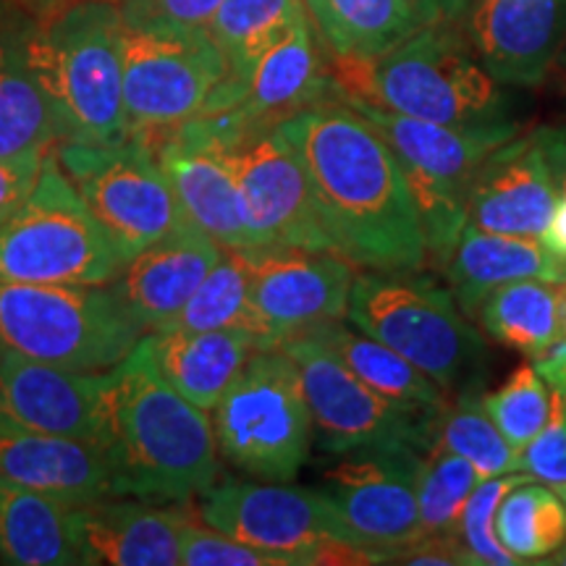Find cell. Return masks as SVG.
<instances>
[{"label":"cell","mask_w":566,"mask_h":566,"mask_svg":"<svg viewBox=\"0 0 566 566\" xmlns=\"http://www.w3.org/2000/svg\"><path fill=\"white\" fill-rule=\"evenodd\" d=\"M307 174L334 250L370 271H420L424 233L399 155L359 111L321 101L275 124Z\"/></svg>","instance_id":"1"},{"label":"cell","mask_w":566,"mask_h":566,"mask_svg":"<svg viewBox=\"0 0 566 566\" xmlns=\"http://www.w3.org/2000/svg\"><path fill=\"white\" fill-rule=\"evenodd\" d=\"M103 451L113 495L176 504L218 483L212 420L163 378L147 336L108 370Z\"/></svg>","instance_id":"2"},{"label":"cell","mask_w":566,"mask_h":566,"mask_svg":"<svg viewBox=\"0 0 566 566\" xmlns=\"http://www.w3.org/2000/svg\"><path fill=\"white\" fill-rule=\"evenodd\" d=\"M122 32V11L111 0H71L32 19L27 61L59 142L111 145L129 137Z\"/></svg>","instance_id":"3"},{"label":"cell","mask_w":566,"mask_h":566,"mask_svg":"<svg viewBox=\"0 0 566 566\" xmlns=\"http://www.w3.org/2000/svg\"><path fill=\"white\" fill-rule=\"evenodd\" d=\"M336 97L446 126H509L512 97L459 24H433L375 59H336Z\"/></svg>","instance_id":"4"},{"label":"cell","mask_w":566,"mask_h":566,"mask_svg":"<svg viewBox=\"0 0 566 566\" xmlns=\"http://www.w3.org/2000/svg\"><path fill=\"white\" fill-rule=\"evenodd\" d=\"M346 317L391 346L446 394L475 391L485 378L483 336L467 323L454 294L420 271L354 273Z\"/></svg>","instance_id":"5"},{"label":"cell","mask_w":566,"mask_h":566,"mask_svg":"<svg viewBox=\"0 0 566 566\" xmlns=\"http://www.w3.org/2000/svg\"><path fill=\"white\" fill-rule=\"evenodd\" d=\"M122 265L55 155L45 158L32 192L0 223V281L108 286Z\"/></svg>","instance_id":"6"},{"label":"cell","mask_w":566,"mask_h":566,"mask_svg":"<svg viewBox=\"0 0 566 566\" xmlns=\"http://www.w3.org/2000/svg\"><path fill=\"white\" fill-rule=\"evenodd\" d=\"M145 336L111 286L0 281V352L105 373Z\"/></svg>","instance_id":"7"},{"label":"cell","mask_w":566,"mask_h":566,"mask_svg":"<svg viewBox=\"0 0 566 566\" xmlns=\"http://www.w3.org/2000/svg\"><path fill=\"white\" fill-rule=\"evenodd\" d=\"M210 412L218 454L252 480L292 483L310 459L313 417L283 349L254 352Z\"/></svg>","instance_id":"8"},{"label":"cell","mask_w":566,"mask_h":566,"mask_svg":"<svg viewBox=\"0 0 566 566\" xmlns=\"http://www.w3.org/2000/svg\"><path fill=\"white\" fill-rule=\"evenodd\" d=\"M200 520L286 566L373 564L323 491L263 480H223L200 493ZM375 554V551H373Z\"/></svg>","instance_id":"9"},{"label":"cell","mask_w":566,"mask_h":566,"mask_svg":"<svg viewBox=\"0 0 566 566\" xmlns=\"http://www.w3.org/2000/svg\"><path fill=\"white\" fill-rule=\"evenodd\" d=\"M55 160L124 263L184 223L168 176L147 139L126 137L111 145L61 142Z\"/></svg>","instance_id":"10"},{"label":"cell","mask_w":566,"mask_h":566,"mask_svg":"<svg viewBox=\"0 0 566 566\" xmlns=\"http://www.w3.org/2000/svg\"><path fill=\"white\" fill-rule=\"evenodd\" d=\"M122 55L129 137L147 139L200 118L229 76V63L208 30L124 21Z\"/></svg>","instance_id":"11"},{"label":"cell","mask_w":566,"mask_h":566,"mask_svg":"<svg viewBox=\"0 0 566 566\" xmlns=\"http://www.w3.org/2000/svg\"><path fill=\"white\" fill-rule=\"evenodd\" d=\"M279 349L292 357L300 373L304 401L321 443L334 454L367 446L430 449L436 430L367 388L363 380L310 334L286 338Z\"/></svg>","instance_id":"12"},{"label":"cell","mask_w":566,"mask_h":566,"mask_svg":"<svg viewBox=\"0 0 566 566\" xmlns=\"http://www.w3.org/2000/svg\"><path fill=\"white\" fill-rule=\"evenodd\" d=\"M226 116L231 118L226 160L242 189L254 244L336 252L317 216L307 174L279 126H244L231 113Z\"/></svg>","instance_id":"13"},{"label":"cell","mask_w":566,"mask_h":566,"mask_svg":"<svg viewBox=\"0 0 566 566\" xmlns=\"http://www.w3.org/2000/svg\"><path fill=\"white\" fill-rule=\"evenodd\" d=\"M239 252L247 265L252 334L260 349H279L286 338L346 315L354 271L342 254L283 244Z\"/></svg>","instance_id":"14"},{"label":"cell","mask_w":566,"mask_h":566,"mask_svg":"<svg viewBox=\"0 0 566 566\" xmlns=\"http://www.w3.org/2000/svg\"><path fill=\"white\" fill-rule=\"evenodd\" d=\"M420 449L409 443L367 446L346 451L334 470L325 472L321 491L328 495L354 546L384 554L422 537L417 478Z\"/></svg>","instance_id":"15"},{"label":"cell","mask_w":566,"mask_h":566,"mask_svg":"<svg viewBox=\"0 0 566 566\" xmlns=\"http://www.w3.org/2000/svg\"><path fill=\"white\" fill-rule=\"evenodd\" d=\"M229 132L231 118L226 113L200 116L168 129V137L153 150L168 176L184 221L208 233L223 250H250L258 244L242 189L223 150Z\"/></svg>","instance_id":"16"},{"label":"cell","mask_w":566,"mask_h":566,"mask_svg":"<svg viewBox=\"0 0 566 566\" xmlns=\"http://www.w3.org/2000/svg\"><path fill=\"white\" fill-rule=\"evenodd\" d=\"M108 370L87 373L0 352V417L21 428L105 441Z\"/></svg>","instance_id":"17"},{"label":"cell","mask_w":566,"mask_h":566,"mask_svg":"<svg viewBox=\"0 0 566 566\" xmlns=\"http://www.w3.org/2000/svg\"><path fill=\"white\" fill-rule=\"evenodd\" d=\"M457 24L501 84L537 87L566 45V0H472Z\"/></svg>","instance_id":"18"},{"label":"cell","mask_w":566,"mask_h":566,"mask_svg":"<svg viewBox=\"0 0 566 566\" xmlns=\"http://www.w3.org/2000/svg\"><path fill=\"white\" fill-rule=\"evenodd\" d=\"M556 189L535 134L488 155L467 195V223L480 231L541 239L556 210Z\"/></svg>","instance_id":"19"},{"label":"cell","mask_w":566,"mask_h":566,"mask_svg":"<svg viewBox=\"0 0 566 566\" xmlns=\"http://www.w3.org/2000/svg\"><path fill=\"white\" fill-rule=\"evenodd\" d=\"M221 254V244L184 221L126 260L108 286L142 334H155L189 302Z\"/></svg>","instance_id":"20"},{"label":"cell","mask_w":566,"mask_h":566,"mask_svg":"<svg viewBox=\"0 0 566 566\" xmlns=\"http://www.w3.org/2000/svg\"><path fill=\"white\" fill-rule=\"evenodd\" d=\"M0 480L84 506L113 495L111 464L101 446L42 433L0 417Z\"/></svg>","instance_id":"21"},{"label":"cell","mask_w":566,"mask_h":566,"mask_svg":"<svg viewBox=\"0 0 566 566\" xmlns=\"http://www.w3.org/2000/svg\"><path fill=\"white\" fill-rule=\"evenodd\" d=\"M338 101L349 103L380 132L401 163L417 171L433 176L438 181L454 184L470 195V184L478 168L495 147L514 139L520 124L509 126H446L424 118H412L380 105L342 95Z\"/></svg>","instance_id":"22"},{"label":"cell","mask_w":566,"mask_h":566,"mask_svg":"<svg viewBox=\"0 0 566 566\" xmlns=\"http://www.w3.org/2000/svg\"><path fill=\"white\" fill-rule=\"evenodd\" d=\"M181 520V509L132 495L76 506L87 566H179Z\"/></svg>","instance_id":"23"},{"label":"cell","mask_w":566,"mask_h":566,"mask_svg":"<svg viewBox=\"0 0 566 566\" xmlns=\"http://www.w3.org/2000/svg\"><path fill=\"white\" fill-rule=\"evenodd\" d=\"M242 97L231 113L244 126H275L292 113L336 95L334 74H325L313 32L304 19L254 63L242 82Z\"/></svg>","instance_id":"24"},{"label":"cell","mask_w":566,"mask_h":566,"mask_svg":"<svg viewBox=\"0 0 566 566\" xmlns=\"http://www.w3.org/2000/svg\"><path fill=\"white\" fill-rule=\"evenodd\" d=\"M443 271L462 313L478 317L480 302L504 283L527 279L564 283L566 260L541 244V239L480 231L467 223Z\"/></svg>","instance_id":"25"},{"label":"cell","mask_w":566,"mask_h":566,"mask_svg":"<svg viewBox=\"0 0 566 566\" xmlns=\"http://www.w3.org/2000/svg\"><path fill=\"white\" fill-rule=\"evenodd\" d=\"M145 336L163 378L205 412L218 405L252 354L260 352L258 336L247 328L158 331Z\"/></svg>","instance_id":"26"},{"label":"cell","mask_w":566,"mask_h":566,"mask_svg":"<svg viewBox=\"0 0 566 566\" xmlns=\"http://www.w3.org/2000/svg\"><path fill=\"white\" fill-rule=\"evenodd\" d=\"M0 562L11 566H87L76 506L0 480Z\"/></svg>","instance_id":"27"},{"label":"cell","mask_w":566,"mask_h":566,"mask_svg":"<svg viewBox=\"0 0 566 566\" xmlns=\"http://www.w3.org/2000/svg\"><path fill=\"white\" fill-rule=\"evenodd\" d=\"M32 17L0 0V158L48 153L55 129L27 61Z\"/></svg>","instance_id":"28"},{"label":"cell","mask_w":566,"mask_h":566,"mask_svg":"<svg viewBox=\"0 0 566 566\" xmlns=\"http://www.w3.org/2000/svg\"><path fill=\"white\" fill-rule=\"evenodd\" d=\"M307 17L304 0H221L208 34L221 48L229 76L212 92L205 116L237 108L242 97L239 87L254 63Z\"/></svg>","instance_id":"29"},{"label":"cell","mask_w":566,"mask_h":566,"mask_svg":"<svg viewBox=\"0 0 566 566\" xmlns=\"http://www.w3.org/2000/svg\"><path fill=\"white\" fill-rule=\"evenodd\" d=\"M304 334L328 346L367 388L436 430L438 417L449 407L446 391L399 352L365 336L363 331L346 328L342 321L321 323Z\"/></svg>","instance_id":"30"},{"label":"cell","mask_w":566,"mask_h":566,"mask_svg":"<svg viewBox=\"0 0 566 566\" xmlns=\"http://www.w3.org/2000/svg\"><path fill=\"white\" fill-rule=\"evenodd\" d=\"M336 59H375L420 30L405 0H304Z\"/></svg>","instance_id":"31"},{"label":"cell","mask_w":566,"mask_h":566,"mask_svg":"<svg viewBox=\"0 0 566 566\" xmlns=\"http://www.w3.org/2000/svg\"><path fill=\"white\" fill-rule=\"evenodd\" d=\"M478 321L493 342L533 357L558 336V283H504L480 302Z\"/></svg>","instance_id":"32"},{"label":"cell","mask_w":566,"mask_h":566,"mask_svg":"<svg viewBox=\"0 0 566 566\" xmlns=\"http://www.w3.org/2000/svg\"><path fill=\"white\" fill-rule=\"evenodd\" d=\"M493 527L522 564H543L566 543V506L554 488L527 480L499 501Z\"/></svg>","instance_id":"33"},{"label":"cell","mask_w":566,"mask_h":566,"mask_svg":"<svg viewBox=\"0 0 566 566\" xmlns=\"http://www.w3.org/2000/svg\"><path fill=\"white\" fill-rule=\"evenodd\" d=\"M252 331L250 281L239 250H223L197 292L160 331ZM158 334V331H155Z\"/></svg>","instance_id":"34"},{"label":"cell","mask_w":566,"mask_h":566,"mask_svg":"<svg viewBox=\"0 0 566 566\" xmlns=\"http://www.w3.org/2000/svg\"><path fill=\"white\" fill-rule=\"evenodd\" d=\"M433 443L464 457L483 478L522 472L520 451L495 428L478 391L459 394L454 405L443 409L436 422Z\"/></svg>","instance_id":"35"},{"label":"cell","mask_w":566,"mask_h":566,"mask_svg":"<svg viewBox=\"0 0 566 566\" xmlns=\"http://www.w3.org/2000/svg\"><path fill=\"white\" fill-rule=\"evenodd\" d=\"M480 480L485 478L464 457L430 443L428 454L422 457L420 478H417L422 535H454L459 516Z\"/></svg>","instance_id":"36"},{"label":"cell","mask_w":566,"mask_h":566,"mask_svg":"<svg viewBox=\"0 0 566 566\" xmlns=\"http://www.w3.org/2000/svg\"><path fill=\"white\" fill-rule=\"evenodd\" d=\"M480 401L516 451L525 449L546 428L551 417V388L533 365L516 367L499 391L480 396Z\"/></svg>","instance_id":"37"},{"label":"cell","mask_w":566,"mask_h":566,"mask_svg":"<svg viewBox=\"0 0 566 566\" xmlns=\"http://www.w3.org/2000/svg\"><path fill=\"white\" fill-rule=\"evenodd\" d=\"M535 480L527 472H512V475H495L491 480H480V485L472 491L470 501H467L462 516H459L457 537L470 551L475 566L491 564V566H514L522 564L504 543L499 541L493 527V514L499 501L512 491L514 485Z\"/></svg>","instance_id":"38"},{"label":"cell","mask_w":566,"mask_h":566,"mask_svg":"<svg viewBox=\"0 0 566 566\" xmlns=\"http://www.w3.org/2000/svg\"><path fill=\"white\" fill-rule=\"evenodd\" d=\"M184 566H286L281 556L233 541L208 522L184 516L179 527Z\"/></svg>","instance_id":"39"},{"label":"cell","mask_w":566,"mask_h":566,"mask_svg":"<svg viewBox=\"0 0 566 566\" xmlns=\"http://www.w3.org/2000/svg\"><path fill=\"white\" fill-rule=\"evenodd\" d=\"M520 470L546 485L566 483V401L558 391H551L546 428L520 451Z\"/></svg>","instance_id":"40"},{"label":"cell","mask_w":566,"mask_h":566,"mask_svg":"<svg viewBox=\"0 0 566 566\" xmlns=\"http://www.w3.org/2000/svg\"><path fill=\"white\" fill-rule=\"evenodd\" d=\"M221 0H118L126 24L208 30Z\"/></svg>","instance_id":"41"},{"label":"cell","mask_w":566,"mask_h":566,"mask_svg":"<svg viewBox=\"0 0 566 566\" xmlns=\"http://www.w3.org/2000/svg\"><path fill=\"white\" fill-rule=\"evenodd\" d=\"M384 564H433V566H475L470 551L454 535H422L405 546H396L384 554Z\"/></svg>","instance_id":"42"},{"label":"cell","mask_w":566,"mask_h":566,"mask_svg":"<svg viewBox=\"0 0 566 566\" xmlns=\"http://www.w3.org/2000/svg\"><path fill=\"white\" fill-rule=\"evenodd\" d=\"M48 153L19 155V158H0V223L27 200L38 181L42 163Z\"/></svg>","instance_id":"43"},{"label":"cell","mask_w":566,"mask_h":566,"mask_svg":"<svg viewBox=\"0 0 566 566\" xmlns=\"http://www.w3.org/2000/svg\"><path fill=\"white\" fill-rule=\"evenodd\" d=\"M543 155H546L551 179L558 200H566V124L564 126H543L533 132Z\"/></svg>","instance_id":"44"},{"label":"cell","mask_w":566,"mask_h":566,"mask_svg":"<svg viewBox=\"0 0 566 566\" xmlns=\"http://www.w3.org/2000/svg\"><path fill=\"white\" fill-rule=\"evenodd\" d=\"M535 373L546 380L551 391L566 394V336L558 334L546 349L533 354Z\"/></svg>","instance_id":"45"},{"label":"cell","mask_w":566,"mask_h":566,"mask_svg":"<svg viewBox=\"0 0 566 566\" xmlns=\"http://www.w3.org/2000/svg\"><path fill=\"white\" fill-rule=\"evenodd\" d=\"M405 3L415 13V19L420 21V27H433L457 24L464 17V11L470 9L472 0H405Z\"/></svg>","instance_id":"46"},{"label":"cell","mask_w":566,"mask_h":566,"mask_svg":"<svg viewBox=\"0 0 566 566\" xmlns=\"http://www.w3.org/2000/svg\"><path fill=\"white\" fill-rule=\"evenodd\" d=\"M541 242L546 244L551 252H556L558 258L566 260V200L556 202L554 218H551L548 229L543 231Z\"/></svg>","instance_id":"47"},{"label":"cell","mask_w":566,"mask_h":566,"mask_svg":"<svg viewBox=\"0 0 566 566\" xmlns=\"http://www.w3.org/2000/svg\"><path fill=\"white\" fill-rule=\"evenodd\" d=\"M19 3L24 6V9H30V11L48 13V11L59 9V6H66V3H71V0H19Z\"/></svg>","instance_id":"48"},{"label":"cell","mask_w":566,"mask_h":566,"mask_svg":"<svg viewBox=\"0 0 566 566\" xmlns=\"http://www.w3.org/2000/svg\"><path fill=\"white\" fill-rule=\"evenodd\" d=\"M558 334L566 336V281L558 283Z\"/></svg>","instance_id":"49"},{"label":"cell","mask_w":566,"mask_h":566,"mask_svg":"<svg viewBox=\"0 0 566 566\" xmlns=\"http://www.w3.org/2000/svg\"><path fill=\"white\" fill-rule=\"evenodd\" d=\"M554 69L558 71V87H562V92H566V45H564V51L558 53Z\"/></svg>","instance_id":"50"},{"label":"cell","mask_w":566,"mask_h":566,"mask_svg":"<svg viewBox=\"0 0 566 566\" xmlns=\"http://www.w3.org/2000/svg\"><path fill=\"white\" fill-rule=\"evenodd\" d=\"M543 564H548V566H566V543L556 551V554H551L548 558H543Z\"/></svg>","instance_id":"51"},{"label":"cell","mask_w":566,"mask_h":566,"mask_svg":"<svg viewBox=\"0 0 566 566\" xmlns=\"http://www.w3.org/2000/svg\"><path fill=\"white\" fill-rule=\"evenodd\" d=\"M551 488H554V491L562 495V501H564V506H566V483H558V485H551Z\"/></svg>","instance_id":"52"},{"label":"cell","mask_w":566,"mask_h":566,"mask_svg":"<svg viewBox=\"0 0 566 566\" xmlns=\"http://www.w3.org/2000/svg\"><path fill=\"white\" fill-rule=\"evenodd\" d=\"M564 401H566V394H564Z\"/></svg>","instance_id":"53"}]
</instances>
